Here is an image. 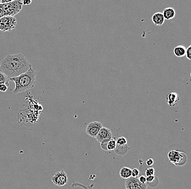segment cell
Returning <instances> with one entry per match:
<instances>
[{"instance_id": "25", "label": "cell", "mask_w": 191, "mask_h": 189, "mask_svg": "<svg viewBox=\"0 0 191 189\" xmlns=\"http://www.w3.org/2000/svg\"><path fill=\"white\" fill-rule=\"evenodd\" d=\"M153 164H154V160H153V159H149L148 160H147L146 164L147 166H152Z\"/></svg>"}, {"instance_id": "23", "label": "cell", "mask_w": 191, "mask_h": 189, "mask_svg": "<svg viewBox=\"0 0 191 189\" xmlns=\"http://www.w3.org/2000/svg\"><path fill=\"white\" fill-rule=\"evenodd\" d=\"M9 86L6 84H2L0 85V92H6L8 89Z\"/></svg>"}, {"instance_id": "19", "label": "cell", "mask_w": 191, "mask_h": 189, "mask_svg": "<svg viewBox=\"0 0 191 189\" xmlns=\"http://www.w3.org/2000/svg\"><path fill=\"white\" fill-rule=\"evenodd\" d=\"M154 173H155V170L153 167H149V168H147L145 171V174L146 177L154 176Z\"/></svg>"}, {"instance_id": "8", "label": "cell", "mask_w": 191, "mask_h": 189, "mask_svg": "<svg viewBox=\"0 0 191 189\" xmlns=\"http://www.w3.org/2000/svg\"><path fill=\"white\" fill-rule=\"evenodd\" d=\"M98 142L100 143L102 141L105 139H112L113 134L111 132L110 130L105 127H103L100 129L98 132L97 136L95 137Z\"/></svg>"}, {"instance_id": "16", "label": "cell", "mask_w": 191, "mask_h": 189, "mask_svg": "<svg viewBox=\"0 0 191 189\" xmlns=\"http://www.w3.org/2000/svg\"><path fill=\"white\" fill-rule=\"evenodd\" d=\"M116 147V141L113 138L111 139L108 144V147H107L108 150V151H114Z\"/></svg>"}, {"instance_id": "6", "label": "cell", "mask_w": 191, "mask_h": 189, "mask_svg": "<svg viewBox=\"0 0 191 189\" xmlns=\"http://www.w3.org/2000/svg\"><path fill=\"white\" fill-rule=\"evenodd\" d=\"M102 127L103 125L100 122H92L86 127V133L89 136L95 138Z\"/></svg>"}, {"instance_id": "26", "label": "cell", "mask_w": 191, "mask_h": 189, "mask_svg": "<svg viewBox=\"0 0 191 189\" xmlns=\"http://www.w3.org/2000/svg\"><path fill=\"white\" fill-rule=\"evenodd\" d=\"M12 0H1V4H7L10 2H12Z\"/></svg>"}, {"instance_id": "22", "label": "cell", "mask_w": 191, "mask_h": 189, "mask_svg": "<svg viewBox=\"0 0 191 189\" xmlns=\"http://www.w3.org/2000/svg\"><path fill=\"white\" fill-rule=\"evenodd\" d=\"M156 179L154 176H150L147 177H146V182L147 183H151L153 182L154 181H155V179Z\"/></svg>"}, {"instance_id": "10", "label": "cell", "mask_w": 191, "mask_h": 189, "mask_svg": "<svg viewBox=\"0 0 191 189\" xmlns=\"http://www.w3.org/2000/svg\"><path fill=\"white\" fill-rule=\"evenodd\" d=\"M151 20L155 25L158 26L162 25L165 22L164 16L161 12L154 13L151 17Z\"/></svg>"}, {"instance_id": "5", "label": "cell", "mask_w": 191, "mask_h": 189, "mask_svg": "<svg viewBox=\"0 0 191 189\" xmlns=\"http://www.w3.org/2000/svg\"><path fill=\"white\" fill-rule=\"evenodd\" d=\"M51 181L54 185L58 187H63L68 183V177L64 170H62L53 175Z\"/></svg>"}, {"instance_id": "15", "label": "cell", "mask_w": 191, "mask_h": 189, "mask_svg": "<svg viewBox=\"0 0 191 189\" xmlns=\"http://www.w3.org/2000/svg\"><path fill=\"white\" fill-rule=\"evenodd\" d=\"M10 81V79L8 77L4 74L1 70H0V85L2 84H6V85L9 86V82Z\"/></svg>"}, {"instance_id": "12", "label": "cell", "mask_w": 191, "mask_h": 189, "mask_svg": "<svg viewBox=\"0 0 191 189\" xmlns=\"http://www.w3.org/2000/svg\"><path fill=\"white\" fill-rule=\"evenodd\" d=\"M186 49L184 46L179 45L174 47L173 49V54L176 57H183L185 56Z\"/></svg>"}, {"instance_id": "24", "label": "cell", "mask_w": 191, "mask_h": 189, "mask_svg": "<svg viewBox=\"0 0 191 189\" xmlns=\"http://www.w3.org/2000/svg\"><path fill=\"white\" fill-rule=\"evenodd\" d=\"M138 181L142 184H146V177L144 176H141L138 178Z\"/></svg>"}, {"instance_id": "4", "label": "cell", "mask_w": 191, "mask_h": 189, "mask_svg": "<svg viewBox=\"0 0 191 189\" xmlns=\"http://www.w3.org/2000/svg\"><path fill=\"white\" fill-rule=\"evenodd\" d=\"M17 24L14 17L6 16L0 18V31L3 32L12 31Z\"/></svg>"}, {"instance_id": "20", "label": "cell", "mask_w": 191, "mask_h": 189, "mask_svg": "<svg viewBox=\"0 0 191 189\" xmlns=\"http://www.w3.org/2000/svg\"><path fill=\"white\" fill-rule=\"evenodd\" d=\"M185 56L188 60H191V45H189V47L186 49V53Z\"/></svg>"}, {"instance_id": "14", "label": "cell", "mask_w": 191, "mask_h": 189, "mask_svg": "<svg viewBox=\"0 0 191 189\" xmlns=\"http://www.w3.org/2000/svg\"><path fill=\"white\" fill-rule=\"evenodd\" d=\"M128 150V147L127 145L124 146H119L116 145V147L114 151L117 154L120 155H123L125 154Z\"/></svg>"}, {"instance_id": "9", "label": "cell", "mask_w": 191, "mask_h": 189, "mask_svg": "<svg viewBox=\"0 0 191 189\" xmlns=\"http://www.w3.org/2000/svg\"><path fill=\"white\" fill-rule=\"evenodd\" d=\"M180 100V98L179 97L178 94L174 92H170L168 94L166 97L167 103L168 105L170 107L176 106L178 104Z\"/></svg>"}, {"instance_id": "21", "label": "cell", "mask_w": 191, "mask_h": 189, "mask_svg": "<svg viewBox=\"0 0 191 189\" xmlns=\"http://www.w3.org/2000/svg\"><path fill=\"white\" fill-rule=\"evenodd\" d=\"M140 174V171L138 169L135 168L132 170V177L133 178H137Z\"/></svg>"}, {"instance_id": "28", "label": "cell", "mask_w": 191, "mask_h": 189, "mask_svg": "<svg viewBox=\"0 0 191 189\" xmlns=\"http://www.w3.org/2000/svg\"><path fill=\"white\" fill-rule=\"evenodd\" d=\"M125 189H127V188H125Z\"/></svg>"}, {"instance_id": "11", "label": "cell", "mask_w": 191, "mask_h": 189, "mask_svg": "<svg viewBox=\"0 0 191 189\" xmlns=\"http://www.w3.org/2000/svg\"><path fill=\"white\" fill-rule=\"evenodd\" d=\"M162 13L164 16L165 20H167L172 19L174 18L175 16V11L173 8L171 7H168L165 9Z\"/></svg>"}, {"instance_id": "17", "label": "cell", "mask_w": 191, "mask_h": 189, "mask_svg": "<svg viewBox=\"0 0 191 189\" xmlns=\"http://www.w3.org/2000/svg\"><path fill=\"white\" fill-rule=\"evenodd\" d=\"M116 141V145L119 146H124L127 145V139L124 137H120L119 138H117Z\"/></svg>"}, {"instance_id": "18", "label": "cell", "mask_w": 191, "mask_h": 189, "mask_svg": "<svg viewBox=\"0 0 191 189\" xmlns=\"http://www.w3.org/2000/svg\"><path fill=\"white\" fill-rule=\"evenodd\" d=\"M110 140V139H105V140L102 141V142L100 143V147L103 151H108L107 147H108V144Z\"/></svg>"}, {"instance_id": "2", "label": "cell", "mask_w": 191, "mask_h": 189, "mask_svg": "<svg viewBox=\"0 0 191 189\" xmlns=\"http://www.w3.org/2000/svg\"><path fill=\"white\" fill-rule=\"evenodd\" d=\"M36 72L33 68H30L27 72L16 77L10 79L15 83L14 94L19 93L33 88L36 83Z\"/></svg>"}, {"instance_id": "3", "label": "cell", "mask_w": 191, "mask_h": 189, "mask_svg": "<svg viewBox=\"0 0 191 189\" xmlns=\"http://www.w3.org/2000/svg\"><path fill=\"white\" fill-rule=\"evenodd\" d=\"M169 161L176 166L183 165L187 162V157L185 153L178 151H171L168 154Z\"/></svg>"}, {"instance_id": "1", "label": "cell", "mask_w": 191, "mask_h": 189, "mask_svg": "<svg viewBox=\"0 0 191 189\" xmlns=\"http://www.w3.org/2000/svg\"><path fill=\"white\" fill-rule=\"evenodd\" d=\"M32 67L27 58L17 53L7 55L1 62L0 70L10 79L24 74Z\"/></svg>"}, {"instance_id": "13", "label": "cell", "mask_w": 191, "mask_h": 189, "mask_svg": "<svg viewBox=\"0 0 191 189\" xmlns=\"http://www.w3.org/2000/svg\"><path fill=\"white\" fill-rule=\"evenodd\" d=\"M119 176L122 178L127 179L132 177V170L127 167H123L119 171Z\"/></svg>"}, {"instance_id": "27", "label": "cell", "mask_w": 191, "mask_h": 189, "mask_svg": "<svg viewBox=\"0 0 191 189\" xmlns=\"http://www.w3.org/2000/svg\"><path fill=\"white\" fill-rule=\"evenodd\" d=\"M32 3V1H22V4L24 5H29Z\"/></svg>"}, {"instance_id": "7", "label": "cell", "mask_w": 191, "mask_h": 189, "mask_svg": "<svg viewBox=\"0 0 191 189\" xmlns=\"http://www.w3.org/2000/svg\"><path fill=\"white\" fill-rule=\"evenodd\" d=\"M125 187L128 189H147L146 184H142L138 181V178L130 177L126 179Z\"/></svg>"}]
</instances>
